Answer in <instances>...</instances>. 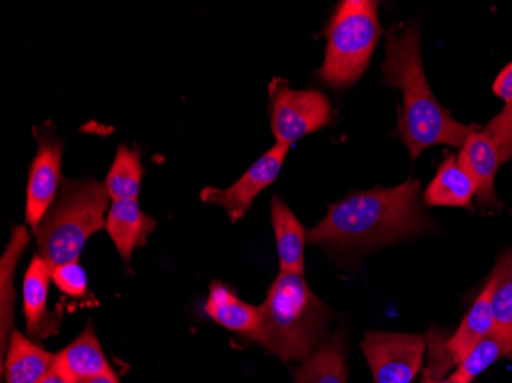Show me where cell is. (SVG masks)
Segmentation results:
<instances>
[{"label":"cell","mask_w":512,"mask_h":383,"mask_svg":"<svg viewBox=\"0 0 512 383\" xmlns=\"http://www.w3.org/2000/svg\"><path fill=\"white\" fill-rule=\"evenodd\" d=\"M42 383H65L53 370H51L50 376L46 377Z\"/></svg>","instance_id":"cell-29"},{"label":"cell","mask_w":512,"mask_h":383,"mask_svg":"<svg viewBox=\"0 0 512 383\" xmlns=\"http://www.w3.org/2000/svg\"><path fill=\"white\" fill-rule=\"evenodd\" d=\"M361 348L375 383H411L424 364L427 342L421 334L368 331Z\"/></svg>","instance_id":"cell-7"},{"label":"cell","mask_w":512,"mask_h":383,"mask_svg":"<svg viewBox=\"0 0 512 383\" xmlns=\"http://www.w3.org/2000/svg\"><path fill=\"white\" fill-rule=\"evenodd\" d=\"M30 244V233L27 227L17 226L13 229L10 244L5 250L2 261H0V278H2V296H0V304H2V354L7 353L10 341V330L14 321V270H16L17 262L22 256L23 250L27 249Z\"/></svg>","instance_id":"cell-21"},{"label":"cell","mask_w":512,"mask_h":383,"mask_svg":"<svg viewBox=\"0 0 512 383\" xmlns=\"http://www.w3.org/2000/svg\"><path fill=\"white\" fill-rule=\"evenodd\" d=\"M419 195L421 183L417 180L353 192L330 204L329 213L307 232V239L313 244L355 249L419 235L431 224L422 213Z\"/></svg>","instance_id":"cell-2"},{"label":"cell","mask_w":512,"mask_h":383,"mask_svg":"<svg viewBox=\"0 0 512 383\" xmlns=\"http://www.w3.org/2000/svg\"><path fill=\"white\" fill-rule=\"evenodd\" d=\"M289 151L290 146L276 143L263 157L258 158L244 172L243 177L235 181L232 186L227 189L204 187L201 190V201L204 204L224 207L230 223H238L241 218H244L247 210L252 207L255 198L278 178Z\"/></svg>","instance_id":"cell-8"},{"label":"cell","mask_w":512,"mask_h":383,"mask_svg":"<svg viewBox=\"0 0 512 383\" xmlns=\"http://www.w3.org/2000/svg\"><path fill=\"white\" fill-rule=\"evenodd\" d=\"M494 94L505 103L512 102V62L500 71L493 85Z\"/></svg>","instance_id":"cell-26"},{"label":"cell","mask_w":512,"mask_h":383,"mask_svg":"<svg viewBox=\"0 0 512 383\" xmlns=\"http://www.w3.org/2000/svg\"><path fill=\"white\" fill-rule=\"evenodd\" d=\"M53 282V269L40 255L31 259L23 279V315L27 331L33 338H48L56 331V322L48 311V293Z\"/></svg>","instance_id":"cell-14"},{"label":"cell","mask_w":512,"mask_h":383,"mask_svg":"<svg viewBox=\"0 0 512 383\" xmlns=\"http://www.w3.org/2000/svg\"><path fill=\"white\" fill-rule=\"evenodd\" d=\"M293 383H347L341 334L322 345L293 374Z\"/></svg>","instance_id":"cell-19"},{"label":"cell","mask_w":512,"mask_h":383,"mask_svg":"<svg viewBox=\"0 0 512 383\" xmlns=\"http://www.w3.org/2000/svg\"><path fill=\"white\" fill-rule=\"evenodd\" d=\"M485 131L491 135L499 146L502 163L512 158V102L506 103L499 115L491 120Z\"/></svg>","instance_id":"cell-25"},{"label":"cell","mask_w":512,"mask_h":383,"mask_svg":"<svg viewBox=\"0 0 512 383\" xmlns=\"http://www.w3.org/2000/svg\"><path fill=\"white\" fill-rule=\"evenodd\" d=\"M53 371L65 383L100 376L119 379L109 365L91 324L86 325L76 341L54 354Z\"/></svg>","instance_id":"cell-10"},{"label":"cell","mask_w":512,"mask_h":383,"mask_svg":"<svg viewBox=\"0 0 512 383\" xmlns=\"http://www.w3.org/2000/svg\"><path fill=\"white\" fill-rule=\"evenodd\" d=\"M109 200L99 181L63 178L56 201L33 230L39 255L51 269L79 261L86 241L106 226Z\"/></svg>","instance_id":"cell-4"},{"label":"cell","mask_w":512,"mask_h":383,"mask_svg":"<svg viewBox=\"0 0 512 383\" xmlns=\"http://www.w3.org/2000/svg\"><path fill=\"white\" fill-rule=\"evenodd\" d=\"M204 311L218 325L226 330L234 331L241 338L249 339L255 344L260 339V307L247 304L221 282H214L209 287V296H207Z\"/></svg>","instance_id":"cell-12"},{"label":"cell","mask_w":512,"mask_h":383,"mask_svg":"<svg viewBox=\"0 0 512 383\" xmlns=\"http://www.w3.org/2000/svg\"><path fill=\"white\" fill-rule=\"evenodd\" d=\"M54 354L34 344L25 334L11 330L4 373L7 383H42L53 370Z\"/></svg>","instance_id":"cell-17"},{"label":"cell","mask_w":512,"mask_h":383,"mask_svg":"<svg viewBox=\"0 0 512 383\" xmlns=\"http://www.w3.org/2000/svg\"><path fill=\"white\" fill-rule=\"evenodd\" d=\"M381 34L378 2H339L324 30L325 59L316 73L321 83L333 89L355 85L367 71Z\"/></svg>","instance_id":"cell-5"},{"label":"cell","mask_w":512,"mask_h":383,"mask_svg":"<svg viewBox=\"0 0 512 383\" xmlns=\"http://www.w3.org/2000/svg\"><path fill=\"white\" fill-rule=\"evenodd\" d=\"M477 187L473 178L457 163L453 154H448L425 189L424 203L428 207H463L473 210V198Z\"/></svg>","instance_id":"cell-18"},{"label":"cell","mask_w":512,"mask_h":383,"mask_svg":"<svg viewBox=\"0 0 512 383\" xmlns=\"http://www.w3.org/2000/svg\"><path fill=\"white\" fill-rule=\"evenodd\" d=\"M53 282L60 292L71 298L82 299L88 295V276L79 261L66 262L53 269Z\"/></svg>","instance_id":"cell-24"},{"label":"cell","mask_w":512,"mask_h":383,"mask_svg":"<svg viewBox=\"0 0 512 383\" xmlns=\"http://www.w3.org/2000/svg\"><path fill=\"white\" fill-rule=\"evenodd\" d=\"M457 163L465 169L476 183V201L480 206H496L494 180L499 171L502 158L499 146L491 135L483 129H474L460 148Z\"/></svg>","instance_id":"cell-11"},{"label":"cell","mask_w":512,"mask_h":383,"mask_svg":"<svg viewBox=\"0 0 512 383\" xmlns=\"http://www.w3.org/2000/svg\"><path fill=\"white\" fill-rule=\"evenodd\" d=\"M105 229L125 264H129L134 250L148 243V236L157 229V221L140 209L137 200L112 201Z\"/></svg>","instance_id":"cell-13"},{"label":"cell","mask_w":512,"mask_h":383,"mask_svg":"<svg viewBox=\"0 0 512 383\" xmlns=\"http://www.w3.org/2000/svg\"><path fill=\"white\" fill-rule=\"evenodd\" d=\"M270 213H272L276 249H278L279 272L304 275V270H306V255H304L307 243L306 230L295 217V213L278 195L272 198Z\"/></svg>","instance_id":"cell-16"},{"label":"cell","mask_w":512,"mask_h":383,"mask_svg":"<svg viewBox=\"0 0 512 383\" xmlns=\"http://www.w3.org/2000/svg\"><path fill=\"white\" fill-rule=\"evenodd\" d=\"M73 383H122L120 382V379H112V377H91V379H82L77 380V382Z\"/></svg>","instance_id":"cell-27"},{"label":"cell","mask_w":512,"mask_h":383,"mask_svg":"<svg viewBox=\"0 0 512 383\" xmlns=\"http://www.w3.org/2000/svg\"><path fill=\"white\" fill-rule=\"evenodd\" d=\"M260 310L261 333L256 344L284 362H306L330 318V308L298 273L279 272Z\"/></svg>","instance_id":"cell-3"},{"label":"cell","mask_w":512,"mask_h":383,"mask_svg":"<svg viewBox=\"0 0 512 383\" xmlns=\"http://www.w3.org/2000/svg\"><path fill=\"white\" fill-rule=\"evenodd\" d=\"M494 279L491 276L479 298L474 302L456 333L445 341V353L451 364L459 365L471 350L493 331L496 321L493 313Z\"/></svg>","instance_id":"cell-15"},{"label":"cell","mask_w":512,"mask_h":383,"mask_svg":"<svg viewBox=\"0 0 512 383\" xmlns=\"http://www.w3.org/2000/svg\"><path fill=\"white\" fill-rule=\"evenodd\" d=\"M509 354H512V331L494 327L457 365L456 371L450 377L457 383H471L486 368Z\"/></svg>","instance_id":"cell-20"},{"label":"cell","mask_w":512,"mask_h":383,"mask_svg":"<svg viewBox=\"0 0 512 383\" xmlns=\"http://www.w3.org/2000/svg\"><path fill=\"white\" fill-rule=\"evenodd\" d=\"M145 169L142 154L126 145H120L111 169L106 175L105 187L112 201L138 200Z\"/></svg>","instance_id":"cell-22"},{"label":"cell","mask_w":512,"mask_h":383,"mask_svg":"<svg viewBox=\"0 0 512 383\" xmlns=\"http://www.w3.org/2000/svg\"><path fill=\"white\" fill-rule=\"evenodd\" d=\"M491 276L494 279V327L512 331V250L500 258Z\"/></svg>","instance_id":"cell-23"},{"label":"cell","mask_w":512,"mask_h":383,"mask_svg":"<svg viewBox=\"0 0 512 383\" xmlns=\"http://www.w3.org/2000/svg\"><path fill=\"white\" fill-rule=\"evenodd\" d=\"M382 73L385 85L402 92L399 134L413 160L431 146L462 148L476 126L454 120L431 92L422 62L421 30L417 22H411L401 33L388 31Z\"/></svg>","instance_id":"cell-1"},{"label":"cell","mask_w":512,"mask_h":383,"mask_svg":"<svg viewBox=\"0 0 512 383\" xmlns=\"http://www.w3.org/2000/svg\"><path fill=\"white\" fill-rule=\"evenodd\" d=\"M422 383H457V382H454V380L451 379V377H448L447 380L434 379V377L431 376L430 371H425L424 382H422Z\"/></svg>","instance_id":"cell-28"},{"label":"cell","mask_w":512,"mask_h":383,"mask_svg":"<svg viewBox=\"0 0 512 383\" xmlns=\"http://www.w3.org/2000/svg\"><path fill=\"white\" fill-rule=\"evenodd\" d=\"M63 141L51 129L39 134L27 187V223L33 230L53 206L62 186Z\"/></svg>","instance_id":"cell-9"},{"label":"cell","mask_w":512,"mask_h":383,"mask_svg":"<svg viewBox=\"0 0 512 383\" xmlns=\"http://www.w3.org/2000/svg\"><path fill=\"white\" fill-rule=\"evenodd\" d=\"M270 126L276 143L292 146L332 120V103L316 89H292L283 79L269 86Z\"/></svg>","instance_id":"cell-6"}]
</instances>
